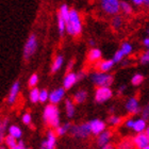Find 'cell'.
Segmentation results:
<instances>
[{
  "instance_id": "1",
  "label": "cell",
  "mask_w": 149,
  "mask_h": 149,
  "mask_svg": "<svg viewBox=\"0 0 149 149\" xmlns=\"http://www.w3.org/2000/svg\"><path fill=\"white\" fill-rule=\"evenodd\" d=\"M43 119L45 124L51 128H58L60 126V111L56 106L48 104L43 112Z\"/></svg>"
},
{
  "instance_id": "2",
  "label": "cell",
  "mask_w": 149,
  "mask_h": 149,
  "mask_svg": "<svg viewBox=\"0 0 149 149\" xmlns=\"http://www.w3.org/2000/svg\"><path fill=\"white\" fill-rule=\"evenodd\" d=\"M65 28L67 29L69 34H79L81 32L82 30L81 20L76 10L69 11V19L65 24Z\"/></svg>"
},
{
  "instance_id": "3",
  "label": "cell",
  "mask_w": 149,
  "mask_h": 149,
  "mask_svg": "<svg viewBox=\"0 0 149 149\" xmlns=\"http://www.w3.org/2000/svg\"><path fill=\"white\" fill-rule=\"evenodd\" d=\"M91 78L94 83L99 87H109L113 83V76L106 72H95Z\"/></svg>"
},
{
  "instance_id": "4",
  "label": "cell",
  "mask_w": 149,
  "mask_h": 149,
  "mask_svg": "<svg viewBox=\"0 0 149 149\" xmlns=\"http://www.w3.org/2000/svg\"><path fill=\"white\" fill-rule=\"evenodd\" d=\"M68 132L74 135V137H78V139H85L91 134V129H90V125L88 123H85V124L82 125H74L70 129H69Z\"/></svg>"
},
{
  "instance_id": "5",
  "label": "cell",
  "mask_w": 149,
  "mask_h": 149,
  "mask_svg": "<svg viewBox=\"0 0 149 149\" xmlns=\"http://www.w3.org/2000/svg\"><path fill=\"white\" fill-rule=\"evenodd\" d=\"M134 144V147H136L137 149H144L149 146V130L148 128H146V131L137 133L136 136H134L132 139Z\"/></svg>"
},
{
  "instance_id": "6",
  "label": "cell",
  "mask_w": 149,
  "mask_h": 149,
  "mask_svg": "<svg viewBox=\"0 0 149 149\" xmlns=\"http://www.w3.org/2000/svg\"><path fill=\"white\" fill-rule=\"evenodd\" d=\"M113 96V92L110 87H98L95 93V100L98 103H103L111 99Z\"/></svg>"
},
{
  "instance_id": "7",
  "label": "cell",
  "mask_w": 149,
  "mask_h": 149,
  "mask_svg": "<svg viewBox=\"0 0 149 149\" xmlns=\"http://www.w3.org/2000/svg\"><path fill=\"white\" fill-rule=\"evenodd\" d=\"M36 48H37L36 36L34 34H32L30 35L29 40H27V43L25 45V49H24V56H25V59H29L35 52Z\"/></svg>"
},
{
  "instance_id": "8",
  "label": "cell",
  "mask_w": 149,
  "mask_h": 149,
  "mask_svg": "<svg viewBox=\"0 0 149 149\" xmlns=\"http://www.w3.org/2000/svg\"><path fill=\"white\" fill-rule=\"evenodd\" d=\"M102 9L108 14H117L119 11V1L118 0H102Z\"/></svg>"
},
{
  "instance_id": "9",
  "label": "cell",
  "mask_w": 149,
  "mask_h": 149,
  "mask_svg": "<svg viewBox=\"0 0 149 149\" xmlns=\"http://www.w3.org/2000/svg\"><path fill=\"white\" fill-rule=\"evenodd\" d=\"M91 129V133L94 135H99L101 132L106 130V123L101 119H93L88 123Z\"/></svg>"
},
{
  "instance_id": "10",
  "label": "cell",
  "mask_w": 149,
  "mask_h": 149,
  "mask_svg": "<svg viewBox=\"0 0 149 149\" xmlns=\"http://www.w3.org/2000/svg\"><path fill=\"white\" fill-rule=\"evenodd\" d=\"M56 146V135L54 131H48L47 139L42 142L40 144V149H54Z\"/></svg>"
},
{
  "instance_id": "11",
  "label": "cell",
  "mask_w": 149,
  "mask_h": 149,
  "mask_svg": "<svg viewBox=\"0 0 149 149\" xmlns=\"http://www.w3.org/2000/svg\"><path fill=\"white\" fill-rule=\"evenodd\" d=\"M64 95H65V90H64L63 87L56 88V90H54L53 92H51V93L49 94V97H48V99H49V101H50V104H53V106L58 104V103L64 98Z\"/></svg>"
},
{
  "instance_id": "12",
  "label": "cell",
  "mask_w": 149,
  "mask_h": 149,
  "mask_svg": "<svg viewBox=\"0 0 149 149\" xmlns=\"http://www.w3.org/2000/svg\"><path fill=\"white\" fill-rule=\"evenodd\" d=\"M126 109L130 114H137L140 112V104H139V101H137L136 98L132 97L128 100L127 103H126Z\"/></svg>"
},
{
  "instance_id": "13",
  "label": "cell",
  "mask_w": 149,
  "mask_h": 149,
  "mask_svg": "<svg viewBox=\"0 0 149 149\" xmlns=\"http://www.w3.org/2000/svg\"><path fill=\"white\" fill-rule=\"evenodd\" d=\"M77 81V74H74V72H68L66 74V77L64 78V81H63V88L64 90L72 88Z\"/></svg>"
},
{
  "instance_id": "14",
  "label": "cell",
  "mask_w": 149,
  "mask_h": 149,
  "mask_svg": "<svg viewBox=\"0 0 149 149\" xmlns=\"http://www.w3.org/2000/svg\"><path fill=\"white\" fill-rule=\"evenodd\" d=\"M19 87H20V85H19L18 81H16L15 83L12 85V87H11L9 97H8V102L10 104H13L16 101V99H17V96H18V93H19Z\"/></svg>"
},
{
  "instance_id": "15",
  "label": "cell",
  "mask_w": 149,
  "mask_h": 149,
  "mask_svg": "<svg viewBox=\"0 0 149 149\" xmlns=\"http://www.w3.org/2000/svg\"><path fill=\"white\" fill-rule=\"evenodd\" d=\"M112 136V132L110 130H104L103 132L98 135V140H97V144L99 145L100 147L106 146L107 144H109L110 140H111Z\"/></svg>"
},
{
  "instance_id": "16",
  "label": "cell",
  "mask_w": 149,
  "mask_h": 149,
  "mask_svg": "<svg viewBox=\"0 0 149 149\" xmlns=\"http://www.w3.org/2000/svg\"><path fill=\"white\" fill-rule=\"evenodd\" d=\"M116 149H134L133 141H132L131 137H126V139L121 140L118 143Z\"/></svg>"
},
{
  "instance_id": "17",
  "label": "cell",
  "mask_w": 149,
  "mask_h": 149,
  "mask_svg": "<svg viewBox=\"0 0 149 149\" xmlns=\"http://www.w3.org/2000/svg\"><path fill=\"white\" fill-rule=\"evenodd\" d=\"M132 129H133V131H135L136 133L144 132L145 129H146V120H144L143 118H140V119H137V120H134Z\"/></svg>"
},
{
  "instance_id": "18",
  "label": "cell",
  "mask_w": 149,
  "mask_h": 149,
  "mask_svg": "<svg viewBox=\"0 0 149 149\" xmlns=\"http://www.w3.org/2000/svg\"><path fill=\"white\" fill-rule=\"evenodd\" d=\"M8 132H9V135H11L12 137L16 139V140L20 139V137H22V129H20L18 126H15V125L10 126V127L8 128Z\"/></svg>"
},
{
  "instance_id": "19",
  "label": "cell",
  "mask_w": 149,
  "mask_h": 149,
  "mask_svg": "<svg viewBox=\"0 0 149 149\" xmlns=\"http://www.w3.org/2000/svg\"><path fill=\"white\" fill-rule=\"evenodd\" d=\"M86 98H87L86 91L81 90V91H79V92H77V93L74 94V101H72V102L77 103V104H80V103H83L84 101L86 100Z\"/></svg>"
},
{
  "instance_id": "20",
  "label": "cell",
  "mask_w": 149,
  "mask_h": 149,
  "mask_svg": "<svg viewBox=\"0 0 149 149\" xmlns=\"http://www.w3.org/2000/svg\"><path fill=\"white\" fill-rule=\"evenodd\" d=\"M114 65V62L112 60H107V61H102V62H99L97 64V67L99 68V70L101 72H109L110 69L113 67Z\"/></svg>"
},
{
  "instance_id": "21",
  "label": "cell",
  "mask_w": 149,
  "mask_h": 149,
  "mask_svg": "<svg viewBox=\"0 0 149 149\" xmlns=\"http://www.w3.org/2000/svg\"><path fill=\"white\" fill-rule=\"evenodd\" d=\"M70 127H72V124H70V123H66V124H64L63 126H59L58 128H56V132H54V133H56V135H59V136L65 135L69 131Z\"/></svg>"
},
{
  "instance_id": "22",
  "label": "cell",
  "mask_w": 149,
  "mask_h": 149,
  "mask_svg": "<svg viewBox=\"0 0 149 149\" xmlns=\"http://www.w3.org/2000/svg\"><path fill=\"white\" fill-rule=\"evenodd\" d=\"M65 110H66V114L69 118H72L74 115V103L72 102V100L70 99H66L65 100Z\"/></svg>"
},
{
  "instance_id": "23",
  "label": "cell",
  "mask_w": 149,
  "mask_h": 149,
  "mask_svg": "<svg viewBox=\"0 0 149 149\" xmlns=\"http://www.w3.org/2000/svg\"><path fill=\"white\" fill-rule=\"evenodd\" d=\"M8 121L9 119L8 118H4V119H0V143L3 142L4 140V133H6V129H8Z\"/></svg>"
},
{
  "instance_id": "24",
  "label": "cell",
  "mask_w": 149,
  "mask_h": 149,
  "mask_svg": "<svg viewBox=\"0 0 149 149\" xmlns=\"http://www.w3.org/2000/svg\"><path fill=\"white\" fill-rule=\"evenodd\" d=\"M4 143H6V147L10 149H14L16 147V145H17V140L16 139H14V137H12L11 135H6V136H4Z\"/></svg>"
},
{
  "instance_id": "25",
  "label": "cell",
  "mask_w": 149,
  "mask_h": 149,
  "mask_svg": "<svg viewBox=\"0 0 149 149\" xmlns=\"http://www.w3.org/2000/svg\"><path fill=\"white\" fill-rule=\"evenodd\" d=\"M101 58V51L99 49H92L88 53V60L92 62H95Z\"/></svg>"
},
{
  "instance_id": "26",
  "label": "cell",
  "mask_w": 149,
  "mask_h": 149,
  "mask_svg": "<svg viewBox=\"0 0 149 149\" xmlns=\"http://www.w3.org/2000/svg\"><path fill=\"white\" fill-rule=\"evenodd\" d=\"M59 15L62 17V19L65 22V24L68 22V19H69V10H68V8H67V6H66V4H63V6H62V8H61V10H60Z\"/></svg>"
},
{
  "instance_id": "27",
  "label": "cell",
  "mask_w": 149,
  "mask_h": 149,
  "mask_svg": "<svg viewBox=\"0 0 149 149\" xmlns=\"http://www.w3.org/2000/svg\"><path fill=\"white\" fill-rule=\"evenodd\" d=\"M62 64H63V56H59L56 60H54V62H53L52 67H51V72H56L60 68H61Z\"/></svg>"
},
{
  "instance_id": "28",
  "label": "cell",
  "mask_w": 149,
  "mask_h": 149,
  "mask_svg": "<svg viewBox=\"0 0 149 149\" xmlns=\"http://www.w3.org/2000/svg\"><path fill=\"white\" fill-rule=\"evenodd\" d=\"M38 96H40V90L34 87V88H32L30 94H29V97H30V100H31V102L33 103H36L38 102Z\"/></svg>"
},
{
  "instance_id": "29",
  "label": "cell",
  "mask_w": 149,
  "mask_h": 149,
  "mask_svg": "<svg viewBox=\"0 0 149 149\" xmlns=\"http://www.w3.org/2000/svg\"><path fill=\"white\" fill-rule=\"evenodd\" d=\"M108 123H109L111 126H118L123 123V118L119 117V116H115V115H112L108 118Z\"/></svg>"
},
{
  "instance_id": "30",
  "label": "cell",
  "mask_w": 149,
  "mask_h": 149,
  "mask_svg": "<svg viewBox=\"0 0 149 149\" xmlns=\"http://www.w3.org/2000/svg\"><path fill=\"white\" fill-rule=\"evenodd\" d=\"M143 81H144V76H143V74H134L133 77H132V79H131V82H132V84H133V85H135V86L140 85Z\"/></svg>"
},
{
  "instance_id": "31",
  "label": "cell",
  "mask_w": 149,
  "mask_h": 149,
  "mask_svg": "<svg viewBox=\"0 0 149 149\" xmlns=\"http://www.w3.org/2000/svg\"><path fill=\"white\" fill-rule=\"evenodd\" d=\"M48 97H49V93L47 92V90L40 91V96H38V101L40 102H46L47 100H48Z\"/></svg>"
},
{
  "instance_id": "32",
  "label": "cell",
  "mask_w": 149,
  "mask_h": 149,
  "mask_svg": "<svg viewBox=\"0 0 149 149\" xmlns=\"http://www.w3.org/2000/svg\"><path fill=\"white\" fill-rule=\"evenodd\" d=\"M120 51L124 53V56H127V54H130L131 51H132V46H131L129 43H124L123 46H121Z\"/></svg>"
},
{
  "instance_id": "33",
  "label": "cell",
  "mask_w": 149,
  "mask_h": 149,
  "mask_svg": "<svg viewBox=\"0 0 149 149\" xmlns=\"http://www.w3.org/2000/svg\"><path fill=\"white\" fill-rule=\"evenodd\" d=\"M119 9H121L125 13H127V14L131 13V6H130V4H129L128 2H126V1H121V2L119 3Z\"/></svg>"
},
{
  "instance_id": "34",
  "label": "cell",
  "mask_w": 149,
  "mask_h": 149,
  "mask_svg": "<svg viewBox=\"0 0 149 149\" xmlns=\"http://www.w3.org/2000/svg\"><path fill=\"white\" fill-rule=\"evenodd\" d=\"M37 81H38V76L36 74H32L30 79H29V86L31 87H35V85L37 84Z\"/></svg>"
},
{
  "instance_id": "35",
  "label": "cell",
  "mask_w": 149,
  "mask_h": 149,
  "mask_svg": "<svg viewBox=\"0 0 149 149\" xmlns=\"http://www.w3.org/2000/svg\"><path fill=\"white\" fill-rule=\"evenodd\" d=\"M22 123L26 125H31L32 117H31V114L29 112H27V113H25V114L22 115Z\"/></svg>"
},
{
  "instance_id": "36",
  "label": "cell",
  "mask_w": 149,
  "mask_h": 149,
  "mask_svg": "<svg viewBox=\"0 0 149 149\" xmlns=\"http://www.w3.org/2000/svg\"><path fill=\"white\" fill-rule=\"evenodd\" d=\"M123 58H124V53L121 52L120 50H118V51H116V53L114 54V58H113L112 61H113L114 63H118L123 60Z\"/></svg>"
},
{
  "instance_id": "37",
  "label": "cell",
  "mask_w": 149,
  "mask_h": 149,
  "mask_svg": "<svg viewBox=\"0 0 149 149\" xmlns=\"http://www.w3.org/2000/svg\"><path fill=\"white\" fill-rule=\"evenodd\" d=\"M59 30H60V33L63 34V32L65 30V22L62 19V17L59 15Z\"/></svg>"
},
{
  "instance_id": "38",
  "label": "cell",
  "mask_w": 149,
  "mask_h": 149,
  "mask_svg": "<svg viewBox=\"0 0 149 149\" xmlns=\"http://www.w3.org/2000/svg\"><path fill=\"white\" fill-rule=\"evenodd\" d=\"M149 61V53L148 52H145L142 56V58H141V63L142 64H147Z\"/></svg>"
},
{
  "instance_id": "39",
  "label": "cell",
  "mask_w": 149,
  "mask_h": 149,
  "mask_svg": "<svg viewBox=\"0 0 149 149\" xmlns=\"http://www.w3.org/2000/svg\"><path fill=\"white\" fill-rule=\"evenodd\" d=\"M120 25H121V18L120 17H115L113 19V26H114L115 28H118Z\"/></svg>"
},
{
  "instance_id": "40",
  "label": "cell",
  "mask_w": 149,
  "mask_h": 149,
  "mask_svg": "<svg viewBox=\"0 0 149 149\" xmlns=\"http://www.w3.org/2000/svg\"><path fill=\"white\" fill-rule=\"evenodd\" d=\"M14 149H30V148H27L25 146V143L22 141H19V142H17V145H16V147Z\"/></svg>"
},
{
  "instance_id": "41",
  "label": "cell",
  "mask_w": 149,
  "mask_h": 149,
  "mask_svg": "<svg viewBox=\"0 0 149 149\" xmlns=\"http://www.w3.org/2000/svg\"><path fill=\"white\" fill-rule=\"evenodd\" d=\"M148 113H149V108L148 106L143 110V119L144 120H147L148 119Z\"/></svg>"
},
{
  "instance_id": "42",
  "label": "cell",
  "mask_w": 149,
  "mask_h": 149,
  "mask_svg": "<svg viewBox=\"0 0 149 149\" xmlns=\"http://www.w3.org/2000/svg\"><path fill=\"white\" fill-rule=\"evenodd\" d=\"M133 123H134L133 119H128V120L126 121V126H127L128 128H132L133 127Z\"/></svg>"
},
{
  "instance_id": "43",
  "label": "cell",
  "mask_w": 149,
  "mask_h": 149,
  "mask_svg": "<svg viewBox=\"0 0 149 149\" xmlns=\"http://www.w3.org/2000/svg\"><path fill=\"white\" fill-rule=\"evenodd\" d=\"M149 0H133V2L135 3V4H142L143 2H146L148 3Z\"/></svg>"
},
{
  "instance_id": "44",
  "label": "cell",
  "mask_w": 149,
  "mask_h": 149,
  "mask_svg": "<svg viewBox=\"0 0 149 149\" xmlns=\"http://www.w3.org/2000/svg\"><path fill=\"white\" fill-rule=\"evenodd\" d=\"M84 76H85V74H84V72H80L79 74H77V80H81V79H83Z\"/></svg>"
},
{
  "instance_id": "45",
  "label": "cell",
  "mask_w": 149,
  "mask_h": 149,
  "mask_svg": "<svg viewBox=\"0 0 149 149\" xmlns=\"http://www.w3.org/2000/svg\"><path fill=\"white\" fill-rule=\"evenodd\" d=\"M102 149H115L114 145H112V144H107L106 146H103Z\"/></svg>"
},
{
  "instance_id": "46",
  "label": "cell",
  "mask_w": 149,
  "mask_h": 149,
  "mask_svg": "<svg viewBox=\"0 0 149 149\" xmlns=\"http://www.w3.org/2000/svg\"><path fill=\"white\" fill-rule=\"evenodd\" d=\"M125 88H126V86H125V85H123V86H121V87H119V90H118V94L123 93V92H124Z\"/></svg>"
},
{
  "instance_id": "47",
  "label": "cell",
  "mask_w": 149,
  "mask_h": 149,
  "mask_svg": "<svg viewBox=\"0 0 149 149\" xmlns=\"http://www.w3.org/2000/svg\"><path fill=\"white\" fill-rule=\"evenodd\" d=\"M144 45H145V46H148V45H149V40H148V38H145V40H144Z\"/></svg>"
},
{
  "instance_id": "48",
  "label": "cell",
  "mask_w": 149,
  "mask_h": 149,
  "mask_svg": "<svg viewBox=\"0 0 149 149\" xmlns=\"http://www.w3.org/2000/svg\"><path fill=\"white\" fill-rule=\"evenodd\" d=\"M72 65H74V62H70V64H68V70H70L72 69Z\"/></svg>"
},
{
  "instance_id": "49",
  "label": "cell",
  "mask_w": 149,
  "mask_h": 149,
  "mask_svg": "<svg viewBox=\"0 0 149 149\" xmlns=\"http://www.w3.org/2000/svg\"><path fill=\"white\" fill-rule=\"evenodd\" d=\"M0 149H6V146H2V145H1V146H0Z\"/></svg>"
}]
</instances>
